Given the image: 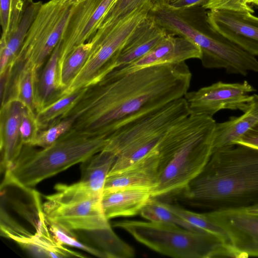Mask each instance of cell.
<instances>
[{"label":"cell","mask_w":258,"mask_h":258,"mask_svg":"<svg viewBox=\"0 0 258 258\" xmlns=\"http://www.w3.org/2000/svg\"><path fill=\"white\" fill-rule=\"evenodd\" d=\"M191 77L185 62L127 73L113 69L88 87L61 119L73 116L72 128L89 136L108 137L131 119L184 97Z\"/></svg>","instance_id":"obj_1"},{"label":"cell","mask_w":258,"mask_h":258,"mask_svg":"<svg viewBox=\"0 0 258 258\" xmlns=\"http://www.w3.org/2000/svg\"><path fill=\"white\" fill-rule=\"evenodd\" d=\"M176 197L210 211L258 204V149L236 144L213 151L201 173Z\"/></svg>","instance_id":"obj_2"},{"label":"cell","mask_w":258,"mask_h":258,"mask_svg":"<svg viewBox=\"0 0 258 258\" xmlns=\"http://www.w3.org/2000/svg\"><path fill=\"white\" fill-rule=\"evenodd\" d=\"M216 122L191 113L173 128L168 157L160 170L152 196L175 197L203 170L213 152Z\"/></svg>","instance_id":"obj_3"},{"label":"cell","mask_w":258,"mask_h":258,"mask_svg":"<svg viewBox=\"0 0 258 258\" xmlns=\"http://www.w3.org/2000/svg\"><path fill=\"white\" fill-rule=\"evenodd\" d=\"M108 137L89 136L71 128L40 150L24 145L13 166L5 171L4 184L29 189L101 151Z\"/></svg>","instance_id":"obj_4"},{"label":"cell","mask_w":258,"mask_h":258,"mask_svg":"<svg viewBox=\"0 0 258 258\" xmlns=\"http://www.w3.org/2000/svg\"><path fill=\"white\" fill-rule=\"evenodd\" d=\"M191 113L184 97L140 115L116 129L103 149L116 157L109 174L124 171L157 147L176 124Z\"/></svg>","instance_id":"obj_5"},{"label":"cell","mask_w":258,"mask_h":258,"mask_svg":"<svg viewBox=\"0 0 258 258\" xmlns=\"http://www.w3.org/2000/svg\"><path fill=\"white\" fill-rule=\"evenodd\" d=\"M113 226L128 232L140 243L167 256L178 258L232 257L229 246L206 231H194L168 223L124 220Z\"/></svg>","instance_id":"obj_6"},{"label":"cell","mask_w":258,"mask_h":258,"mask_svg":"<svg viewBox=\"0 0 258 258\" xmlns=\"http://www.w3.org/2000/svg\"><path fill=\"white\" fill-rule=\"evenodd\" d=\"M55 192L45 196L41 206L47 221L71 232L83 231L93 236L112 230L102 206V195L92 191L79 181L58 183Z\"/></svg>","instance_id":"obj_7"},{"label":"cell","mask_w":258,"mask_h":258,"mask_svg":"<svg viewBox=\"0 0 258 258\" xmlns=\"http://www.w3.org/2000/svg\"><path fill=\"white\" fill-rule=\"evenodd\" d=\"M152 8L147 0L115 24L98 29L90 39L93 45L87 60L62 96L88 87L112 71L120 50Z\"/></svg>","instance_id":"obj_8"},{"label":"cell","mask_w":258,"mask_h":258,"mask_svg":"<svg viewBox=\"0 0 258 258\" xmlns=\"http://www.w3.org/2000/svg\"><path fill=\"white\" fill-rule=\"evenodd\" d=\"M75 4L76 0H50L42 4L15 61L30 63L38 71L60 41Z\"/></svg>","instance_id":"obj_9"},{"label":"cell","mask_w":258,"mask_h":258,"mask_svg":"<svg viewBox=\"0 0 258 258\" xmlns=\"http://www.w3.org/2000/svg\"><path fill=\"white\" fill-rule=\"evenodd\" d=\"M255 89L247 81L241 83L218 81L197 91L187 92L184 96L191 113L213 117L222 109L246 108L250 94Z\"/></svg>","instance_id":"obj_10"},{"label":"cell","mask_w":258,"mask_h":258,"mask_svg":"<svg viewBox=\"0 0 258 258\" xmlns=\"http://www.w3.org/2000/svg\"><path fill=\"white\" fill-rule=\"evenodd\" d=\"M1 234L2 236L16 242L35 257L62 258L85 256L59 243L49 230L46 218L36 229V232L32 234L1 209Z\"/></svg>","instance_id":"obj_11"},{"label":"cell","mask_w":258,"mask_h":258,"mask_svg":"<svg viewBox=\"0 0 258 258\" xmlns=\"http://www.w3.org/2000/svg\"><path fill=\"white\" fill-rule=\"evenodd\" d=\"M227 235L233 257L258 256V215L240 209L205 213Z\"/></svg>","instance_id":"obj_12"},{"label":"cell","mask_w":258,"mask_h":258,"mask_svg":"<svg viewBox=\"0 0 258 258\" xmlns=\"http://www.w3.org/2000/svg\"><path fill=\"white\" fill-rule=\"evenodd\" d=\"M206 20L212 30L258 56V17L248 12L214 10L206 12Z\"/></svg>","instance_id":"obj_13"},{"label":"cell","mask_w":258,"mask_h":258,"mask_svg":"<svg viewBox=\"0 0 258 258\" xmlns=\"http://www.w3.org/2000/svg\"><path fill=\"white\" fill-rule=\"evenodd\" d=\"M200 48L187 38L168 34L150 52L140 59L127 66L115 68L127 73L150 66L175 64L192 59H201Z\"/></svg>","instance_id":"obj_14"},{"label":"cell","mask_w":258,"mask_h":258,"mask_svg":"<svg viewBox=\"0 0 258 258\" xmlns=\"http://www.w3.org/2000/svg\"><path fill=\"white\" fill-rule=\"evenodd\" d=\"M26 106L17 98L1 105L0 113V149L1 169H9L21 154L24 145L20 127Z\"/></svg>","instance_id":"obj_15"},{"label":"cell","mask_w":258,"mask_h":258,"mask_svg":"<svg viewBox=\"0 0 258 258\" xmlns=\"http://www.w3.org/2000/svg\"><path fill=\"white\" fill-rule=\"evenodd\" d=\"M149 12L118 53L115 68L130 64L143 57L168 34Z\"/></svg>","instance_id":"obj_16"},{"label":"cell","mask_w":258,"mask_h":258,"mask_svg":"<svg viewBox=\"0 0 258 258\" xmlns=\"http://www.w3.org/2000/svg\"><path fill=\"white\" fill-rule=\"evenodd\" d=\"M153 198L151 188L125 187L104 190L101 203L104 214L109 220L140 214Z\"/></svg>","instance_id":"obj_17"},{"label":"cell","mask_w":258,"mask_h":258,"mask_svg":"<svg viewBox=\"0 0 258 258\" xmlns=\"http://www.w3.org/2000/svg\"><path fill=\"white\" fill-rule=\"evenodd\" d=\"M258 123V95H251L248 104L240 116L216 123L213 151L230 146Z\"/></svg>","instance_id":"obj_18"},{"label":"cell","mask_w":258,"mask_h":258,"mask_svg":"<svg viewBox=\"0 0 258 258\" xmlns=\"http://www.w3.org/2000/svg\"><path fill=\"white\" fill-rule=\"evenodd\" d=\"M100 0H76V4L61 39L58 66L77 46L95 9Z\"/></svg>","instance_id":"obj_19"},{"label":"cell","mask_w":258,"mask_h":258,"mask_svg":"<svg viewBox=\"0 0 258 258\" xmlns=\"http://www.w3.org/2000/svg\"><path fill=\"white\" fill-rule=\"evenodd\" d=\"M61 45L60 40L46 60L40 76H38L36 87L37 112L61 96L58 79Z\"/></svg>","instance_id":"obj_20"},{"label":"cell","mask_w":258,"mask_h":258,"mask_svg":"<svg viewBox=\"0 0 258 258\" xmlns=\"http://www.w3.org/2000/svg\"><path fill=\"white\" fill-rule=\"evenodd\" d=\"M116 156L105 150L81 163L79 181L92 191L102 195L107 176L116 160Z\"/></svg>","instance_id":"obj_21"},{"label":"cell","mask_w":258,"mask_h":258,"mask_svg":"<svg viewBox=\"0 0 258 258\" xmlns=\"http://www.w3.org/2000/svg\"><path fill=\"white\" fill-rule=\"evenodd\" d=\"M42 4L41 1L30 3L15 33L6 44L0 45V73L8 66L14 65L28 30Z\"/></svg>","instance_id":"obj_22"},{"label":"cell","mask_w":258,"mask_h":258,"mask_svg":"<svg viewBox=\"0 0 258 258\" xmlns=\"http://www.w3.org/2000/svg\"><path fill=\"white\" fill-rule=\"evenodd\" d=\"M87 87L65 94L39 110L36 118L40 130H44L61 119L80 100Z\"/></svg>","instance_id":"obj_23"},{"label":"cell","mask_w":258,"mask_h":258,"mask_svg":"<svg viewBox=\"0 0 258 258\" xmlns=\"http://www.w3.org/2000/svg\"><path fill=\"white\" fill-rule=\"evenodd\" d=\"M93 45L92 41L89 40L77 46L58 66L59 85L61 95L84 66Z\"/></svg>","instance_id":"obj_24"},{"label":"cell","mask_w":258,"mask_h":258,"mask_svg":"<svg viewBox=\"0 0 258 258\" xmlns=\"http://www.w3.org/2000/svg\"><path fill=\"white\" fill-rule=\"evenodd\" d=\"M157 178V174L154 172L143 169H130L108 174L104 190L125 187H149L152 190L156 184Z\"/></svg>","instance_id":"obj_25"},{"label":"cell","mask_w":258,"mask_h":258,"mask_svg":"<svg viewBox=\"0 0 258 258\" xmlns=\"http://www.w3.org/2000/svg\"><path fill=\"white\" fill-rule=\"evenodd\" d=\"M31 0H0L2 27L1 44H5L15 33Z\"/></svg>","instance_id":"obj_26"},{"label":"cell","mask_w":258,"mask_h":258,"mask_svg":"<svg viewBox=\"0 0 258 258\" xmlns=\"http://www.w3.org/2000/svg\"><path fill=\"white\" fill-rule=\"evenodd\" d=\"M38 71L35 67L26 63L19 73L16 83V98L35 115L37 113L36 87Z\"/></svg>","instance_id":"obj_27"},{"label":"cell","mask_w":258,"mask_h":258,"mask_svg":"<svg viewBox=\"0 0 258 258\" xmlns=\"http://www.w3.org/2000/svg\"><path fill=\"white\" fill-rule=\"evenodd\" d=\"M141 216L149 221L176 224L194 231H203L182 219L162 204L159 199H153L142 209Z\"/></svg>","instance_id":"obj_28"},{"label":"cell","mask_w":258,"mask_h":258,"mask_svg":"<svg viewBox=\"0 0 258 258\" xmlns=\"http://www.w3.org/2000/svg\"><path fill=\"white\" fill-rule=\"evenodd\" d=\"M163 205L191 225L205 231L213 234L229 245V240L225 231L219 226L210 220L205 213H198L182 208L179 206L162 202Z\"/></svg>","instance_id":"obj_29"},{"label":"cell","mask_w":258,"mask_h":258,"mask_svg":"<svg viewBox=\"0 0 258 258\" xmlns=\"http://www.w3.org/2000/svg\"><path fill=\"white\" fill-rule=\"evenodd\" d=\"M75 118L69 116L55 122L44 130H40L32 146L41 148L49 146L70 130Z\"/></svg>","instance_id":"obj_30"},{"label":"cell","mask_w":258,"mask_h":258,"mask_svg":"<svg viewBox=\"0 0 258 258\" xmlns=\"http://www.w3.org/2000/svg\"><path fill=\"white\" fill-rule=\"evenodd\" d=\"M47 222L52 236L59 243L82 249L98 257L108 258L107 254L100 249L86 245L78 240L73 232H68L54 223Z\"/></svg>","instance_id":"obj_31"},{"label":"cell","mask_w":258,"mask_h":258,"mask_svg":"<svg viewBox=\"0 0 258 258\" xmlns=\"http://www.w3.org/2000/svg\"><path fill=\"white\" fill-rule=\"evenodd\" d=\"M117 0H100L80 37L79 45L90 40L95 34L104 18Z\"/></svg>","instance_id":"obj_32"},{"label":"cell","mask_w":258,"mask_h":258,"mask_svg":"<svg viewBox=\"0 0 258 258\" xmlns=\"http://www.w3.org/2000/svg\"><path fill=\"white\" fill-rule=\"evenodd\" d=\"M147 0H117L104 18L99 28L115 24L141 6Z\"/></svg>","instance_id":"obj_33"},{"label":"cell","mask_w":258,"mask_h":258,"mask_svg":"<svg viewBox=\"0 0 258 258\" xmlns=\"http://www.w3.org/2000/svg\"><path fill=\"white\" fill-rule=\"evenodd\" d=\"M201 7L208 11L225 10L253 14V8L258 9V0H210Z\"/></svg>","instance_id":"obj_34"},{"label":"cell","mask_w":258,"mask_h":258,"mask_svg":"<svg viewBox=\"0 0 258 258\" xmlns=\"http://www.w3.org/2000/svg\"><path fill=\"white\" fill-rule=\"evenodd\" d=\"M40 131L36 115L26 108L22 117L20 133L24 145L32 146Z\"/></svg>","instance_id":"obj_35"},{"label":"cell","mask_w":258,"mask_h":258,"mask_svg":"<svg viewBox=\"0 0 258 258\" xmlns=\"http://www.w3.org/2000/svg\"><path fill=\"white\" fill-rule=\"evenodd\" d=\"M236 144L258 149V123L236 140Z\"/></svg>","instance_id":"obj_36"},{"label":"cell","mask_w":258,"mask_h":258,"mask_svg":"<svg viewBox=\"0 0 258 258\" xmlns=\"http://www.w3.org/2000/svg\"><path fill=\"white\" fill-rule=\"evenodd\" d=\"M210 0H171L168 7L174 11L183 10L188 8L201 6L207 3Z\"/></svg>","instance_id":"obj_37"},{"label":"cell","mask_w":258,"mask_h":258,"mask_svg":"<svg viewBox=\"0 0 258 258\" xmlns=\"http://www.w3.org/2000/svg\"><path fill=\"white\" fill-rule=\"evenodd\" d=\"M171 0H151L152 8L151 10L159 8L168 7Z\"/></svg>","instance_id":"obj_38"},{"label":"cell","mask_w":258,"mask_h":258,"mask_svg":"<svg viewBox=\"0 0 258 258\" xmlns=\"http://www.w3.org/2000/svg\"><path fill=\"white\" fill-rule=\"evenodd\" d=\"M240 209L243 211H244L250 214L258 215V204L247 208Z\"/></svg>","instance_id":"obj_39"},{"label":"cell","mask_w":258,"mask_h":258,"mask_svg":"<svg viewBox=\"0 0 258 258\" xmlns=\"http://www.w3.org/2000/svg\"><path fill=\"white\" fill-rule=\"evenodd\" d=\"M56 1H58L59 2H72L74 0H56Z\"/></svg>","instance_id":"obj_40"},{"label":"cell","mask_w":258,"mask_h":258,"mask_svg":"<svg viewBox=\"0 0 258 258\" xmlns=\"http://www.w3.org/2000/svg\"><path fill=\"white\" fill-rule=\"evenodd\" d=\"M31 1H32V0H31Z\"/></svg>","instance_id":"obj_41"}]
</instances>
